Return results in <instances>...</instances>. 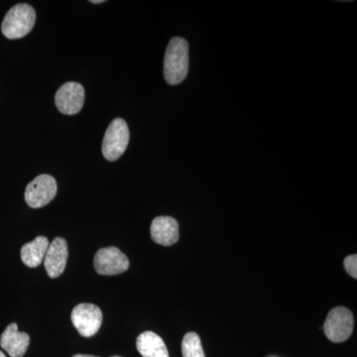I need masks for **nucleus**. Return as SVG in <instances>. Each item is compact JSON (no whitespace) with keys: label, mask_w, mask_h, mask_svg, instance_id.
Wrapping results in <instances>:
<instances>
[{"label":"nucleus","mask_w":357,"mask_h":357,"mask_svg":"<svg viewBox=\"0 0 357 357\" xmlns=\"http://www.w3.org/2000/svg\"><path fill=\"white\" fill-rule=\"evenodd\" d=\"M189 72V44L182 37L169 42L164 59V77L167 83L176 86L182 83Z\"/></svg>","instance_id":"obj_1"},{"label":"nucleus","mask_w":357,"mask_h":357,"mask_svg":"<svg viewBox=\"0 0 357 357\" xmlns=\"http://www.w3.org/2000/svg\"><path fill=\"white\" fill-rule=\"evenodd\" d=\"M36 22V13L29 4L14 6L2 21L1 32L6 38L20 39L29 34Z\"/></svg>","instance_id":"obj_2"},{"label":"nucleus","mask_w":357,"mask_h":357,"mask_svg":"<svg viewBox=\"0 0 357 357\" xmlns=\"http://www.w3.org/2000/svg\"><path fill=\"white\" fill-rule=\"evenodd\" d=\"M129 128L124 119H115L105 131L102 141V155L107 161L121 158L128 146Z\"/></svg>","instance_id":"obj_3"},{"label":"nucleus","mask_w":357,"mask_h":357,"mask_svg":"<svg viewBox=\"0 0 357 357\" xmlns=\"http://www.w3.org/2000/svg\"><path fill=\"white\" fill-rule=\"evenodd\" d=\"M354 328V318L351 310L335 307L331 310L324 324V332L331 342L340 344L351 337Z\"/></svg>","instance_id":"obj_4"},{"label":"nucleus","mask_w":357,"mask_h":357,"mask_svg":"<svg viewBox=\"0 0 357 357\" xmlns=\"http://www.w3.org/2000/svg\"><path fill=\"white\" fill-rule=\"evenodd\" d=\"M58 185L55 178L43 174L34 178L26 187L25 201L32 208H40L50 204L57 195Z\"/></svg>","instance_id":"obj_5"},{"label":"nucleus","mask_w":357,"mask_h":357,"mask_svg":"<svg viewBox=\"0 0 357 357\" xmlns=\"http://www.w3.org/2000/svg\"><path fill=\"white\" fill-rule=\"evenodd\" d=\"M73 325L84 337H91L98 332L102 324V310L93 304H79L70 314Z\"/></svg>","instance_id":"obj_6"},{"label":"nucleus","mask_w":357,"mask_h":357,"mask_svg":"<svg viewBox=\"0 0 357 357\" xmlns=\"http://www.w3.org/2000/svg\"><path fill=\"white\" fill-rule=\"evenodd\" d=\"M96 271L105 276L123 273L129 268L128 256L114 246L100 249L93 259Z\"/></svg>","instance_id":"obj_7"},{"label":"nucleus","mask_w":357,"mask_h":357,"mask_svg":"<svg viewBox=\"0 0 357 357\" xmlns=\"http://www.w3.org/2000/svg\"><path fill=\"white\" fill-rule=\"evenodd\" d=\"M84 89L81 84L69 82L58 89L55 96L56 107L66 115L79 114L83 109Z\"/></svg>","instance_id":"obj_8"},{"label":"nucleus","mask_w":357,"mask_h":357,"mask_svg":"<svg viewBox=\"0 0 357 357\" xmlns=\"http://www.w3.org/2000/svg\"><path fill=\"white\" fill-rule=\"evenodd\" d=\"M68 243L63 237H56L50 244L44 258V266L50 278H58L65 271L67 265Z\"/></svg>","instance_id":"obj_9"},{"label":"nucleus","mask_w":357,"mask_h":357,"mask_svg":"<svg viewBox=\"0 0 357 357\" xmlns=\"http://www.w3.org/2000/svg\"><path fill=\"white\" fill-rule=\"evenodd\" d=\"M150 234L155 243L163 246L173 245L180 238L178 223L171 217L155 218L150 227Z\"/></svg>","instance_id":"obj_10"},{"label":"nucleus","mask_w":357,"mask_h":357,"mask_svg":"<svg viewBox=\"0 0 357 357\" xmlns=\"http://www.w3.org/2000/svg\"><path fill=\"white\" fill-rule=\"evenodd\" d=\"M29 344V335L20 333L15 323L7 326L0 337V345L11 357L24 356Z\"/></svg>","instance_id":"obj_11"},{"label":"nucleus","mask_w":357,"mask_h":357,"mask_svg":"<svg viewBox=\"0 0 357 357\" xmlns=\"http://www.w3.org/2000/svg\"><path fill=\"white\" fill-rule=\"evenodd\" d=\"M136 347L143 357H169L163 338L153 332H144L138 335Z\"/></svg>","instance_id":"obj_12"},{"label":"nucleus","mask_w":357,"mask_h":357,"mask_svg":"<svg viewBox=\"0 0 357 357\" xmlns=\"http://www.w3.org/2000/svg\"><path fill=\"white\" fill-rule=\"evenodd\" d=\"M48 238L38 236L31 243L24 244L21 248V259L27 267H38L44 261L45 255L49 248Z\"/></svg>","instance_id":"obj_13"},{"label":"nucleus","mask_w":357,"mask_h":357,"mask_svg":"<svg viewBox=\"0 0 357 357\" xmlns=\"http://www.w3.org/2000/svg\"><path fill=\"white\" fill-rule=\"evenodd\" d=\"M183 357H206L198 333H185L182 340Z\"/></svg>","instance_id":"obj_14"},{"label":"nucleus","mask_w":357,"mask_h":357,"mask_svg":"<svg viewBox=\"0 0 357 357\" xmlns=\"http://www.w3.org/2000/svg\"><path fill=\"white\" fill-rule=\"evenodd\" d=\"M344 269L347 273L351 275L352 278H357V255H352L347 256L344 260Z\"/></svg>","instance_id":"obj_15"},{"label":"nucleus","mask_w":357,"mask_h":357,"mask_svg":"<svg viewBox=\"0 0 357 357\" xmlns=\"http://www.w3.org/2000/svg\"><path fill=\"white\" fill-rule=\"evenodd\" d=\"M72 357H100L96 356H91V354H75L74 356Z\"/></svg>","instance_id":"obj_16"},{"label":"nucleus","mask_w":357,"mask_h":357,"mask_svg":"<svg viewBox=\"0 0 357 357\" xmlns=\"http://www.w3.org/2000/svg\"><path fill=\"white\" fill-rule=\"evenodd\" d=\"M103 2H105V0H91V3H95V4H98V3H103Z\"/></svg>","instance_id":"obj_17"},{"label":"nucleus","mask_w":357,"mask_h":357,"mask_svg":"<svg viewBox=\"0 0 357 357\" xmlns=\"http://www.w3.org/2000/svg\"><path fill=\"white\" fill-rule=\"evenodd\" d=\"M0 357H6V354H4L1 351H0Z\"/></svg>","instance_id":"obj_18"},{"label":"nucleus","mask_w":357,"mask_h":357,"mask_svg":"<svg viewBox=\"0 0 357 357\" xmlns=\"http://www.w3.org/2000/svg\"><path fill=\"white\" fill-rule=\"evenodd\" d=\"M110 357H122V356H110Z\"/></svg>","instance_id":"obj_19"}]
</instances>
